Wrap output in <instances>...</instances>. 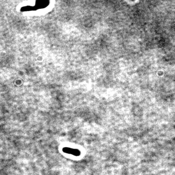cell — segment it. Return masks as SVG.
Here are the masks:
<instances>
[{
  "label": "cell",
  "mask_w": 175,
  "mask_h": 175,
  "mask_svg": "<svg viewBox=\"0 0 175 175\" xmlns=\"http://www.w3.org/2000/svg\"><path fill=\"white\" fill-rule=\"evenodd\" d=\"M63 151L64 153L73 155L75 156H79L80 155V151L77 149H72L70 147H64L63 149Z\"/></svg>",
  "instance_id": "cell-1"
}]
</instances>
